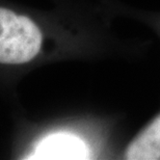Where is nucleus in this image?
I'll return each mask as SVG.
<instances>
[{"instance_id":"obj_1","label":"nucleus","mask_w":160,"mask_h":160,"mask_svg":"<svg viewBox=\"0 0 160 160\" xmlns=\"http://www.w3.org/2000/svg\"><path fill=\"white\" fill-rule=\"evenodd\" d=\"M43 30L34 20L0 6V65H27L40 55Z\"/></svg>"},{"instance_id":"obj_2","label":"nucleus","mask_w":160,"mask_h":160,"mask_svg":"<svg viewBox=\"0 0 160 160\" xmlns=\"http://www.w3.org/2000/svg\"><path fill=\"white\" fill-rule=\"evenodd\" d=\"M89 149L82 138L70 132H54L43 137L28 159H88Z\"/></svg>"},{"instance_id":"obj_3","label":"nucleus","mask_w":160,"mask_h":160,"mask_svg":"<svg viewBox=\"0 0 160 160\" xmlns=\"http://www.w3.org/2000/svg\"><path fill=\"white\" fill-rule=\"evenodd\" d=\"M125 158L128 160L160 159V114L128 145Z\"/></svg>"}]
</instances>
